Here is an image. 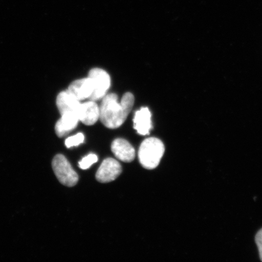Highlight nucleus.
Wrapping results in <instances>:
<instances>
[{
  "label": "nucleus",
  "mask_w": 262,
  "mask_h": 262,
  "mask_svg": "<svg viewBox=\"0 0 262 262\" xmlns=\"http://www.w3.org/2000/svg\"><path fill=\"white\" fill-rule=\"evenodd\" d=\"M133 94L123 95L120 102L116 94H110L103 97L100 106V119L110 129H116L125 122L134 104Z\"/></svg>",
  "instance_id": "nucleus-1"
},
{
  "label": "nucleus",
  "mask_w": 262,
  "mask_h": 262,
  "mask_svg": "<svg viewBox=\"0 0 262 262\" xmlns=\"http://www.w3.org/2000/svg\"><path fill=\"white\" fill-rule=\"evenodd\" d=\"M165 152V146L161 140L150 137L141 144L139 159L141 165L147 169L157 168Z\"/></svg>",
  "instance_id": "nucleus-2"
},
{
  "label": "nucleus",
  "mask_w": 262,
  "mask_h": 262,
  "mask_svg": "<svg viewBox=\"0 0 262 262\" xmlns=\"http://www.w3.org/2000/svg\"><path fill=\"white\" fill-rule=\"evenodd\" d=\"M57 178L62 185L73 187L78 181V176L67 158L61 155L55 156L52 163Z\"/></svg>",
  "instance_id": "nucleus-3"
},
{
  "label": "nucleus",
  "mask_w": 262,
  "mask_h": 262,
  "mask_svg": "<svg viewBox=\"0 0 262 262\" xmlns=\"http://www.w3.org/2000/svg\"><path fill=\"white\" fill-rule=\"evenodd\" d=\"M93 82V92L90 98L91 100L96 101L105 96L111 86V78L106 72L100 68H94L89 73Z\"/></svg>",
  "instance_id": "nucleus-4"
},
{
  "label": "nucleus",
  "mask_w": 262,
  "mask_h": 262,
  "mask_svg": "<svg viewBox=\"0 0 262 262\" xmlns=\"http://www.w3.org/2000/svg\"><path fill=\"white\" fill-rule=\"evenodd\" d=\"M122 172V167L117 160L108 158L104 160L96 173V179L100 183L114 181Z\"/></svg>",
  "instance_id": "nucleus-5"
},
{
  "label": "nucleus",
  "mask_w": 262,
  "mask_h": 262,
  "mask_svg": "<svg viewBox=\"0 0 262 262\" xmlns=\"http://www.w3.org/2000/svg\"><path fill=\"white\" fill-rule=\"evenodd\" d=\"M56 103L61 116L67 114H75L78 116L81 103L68 91L61 92L58 94Z\"/></svg>",
  "instance_id": "nucleus-6"
},
{
  "label": "nucleus",
  "mask_w": 262,
  "mask_h": 262,
  "mask_svg": "<svg viewBox=\"0 0 262 262\" xmlns=\"http://www.w3.org/2000/svg\"><path fill=\"white\" fill-rule=\"evenodd\" d=\"M78 117L79 121L86 125H93L100 119V107L93 100L81 104Z\"/></svg>",
  "instance_id": "nucleus-7"
},
{
  "label": "nucleus",
  "mask_w": 262,
  "mask_h": 262,
  "mask_svg": "<svg viewBox=\"0 0 262 262\" xmlns=\"http://www.w3.org/2000/svg\"><path fill=\"white\" fill-rule=\"evenodd\" d=\"M111 149L115 156L121 161L129 163L135 159V149L126 140H115L111 145Z\"/></svg>",
  "instance_id": "nucleus-8"
},
{
  "label": "nucleus",
  "mask_w": 262,
  "mask_h": 262,
  "mask_svg": "<svg viewBox=\"0 0 262 262\" xmlns=\"http://www.w3.org/2000/svg\"><path fill=\"white\" fill-rule=\"evenodd\" d=\"M68 91L79 101L90 98L93 92V82L90 77L75 80L70 85Z\"/></svg>",
  "instance_id": "nucleus-9"
},
{
  "label": "nucleus",
  "mask_w": 262,
  "mask_h": 262,
  "mask_svg": "<svg viewBox=\"0 0 262 262\" xmlns=\"http://www.w3.org/2000/svg\"><path fill=\"white\" fill-rule=\"evenodd\" d=\"M134 127L140 135L146 136L152 128L151 114L147 107H142L135 113Z\"/></svg>",
  "instance_id": "nucleus-10"
},
{
  "label": "nucleus",
  "mask_w": 262,
  "mask_h": 262,
  "mask_svg": "<svg viewBox=\"0 0 262 262\" xmlns=\"http://www.w3.org/2000/svg\"><path fill=\"white\" fill-rule=\"evenodd\" d=\"M79 121L75 114L62 115L61 119L55 124V130L59 137H63L71 133L77 126Z\"/></svg>",
  "instance_id": "nucleus-11"
},
{
  "label": "nucleus",
  "mask_w": 262,
  "mask_h": 262,
  "mask_svg": "<svg viewBox=\"0 0 262 262\" xmlns=\"http://www.w3.org/2000/svg\"><path fill=\"white\" fill-rule=\"evenodd\" d=\"M84 136L82 133H78L74 136L69 137L66 140L65 145L68 148L74 146H77L83 143Z\"/></svg>",
  "instance_id": "nucleus-12"
},
{
  "label": "nucleus",
  "mask_w": 262,
  "mask_h": 262,
  "mask_svg": "<svg viewBox=\"0 0 262 262\" xmlns=\"http://www.w3.org/2000/svg\"><path fill=\"white\" fill-rule=\"evenodd\" d=\"M98 162V157L94 154L84 157L79 162L80 168L82 169H89L90 167Z\"/></svg>",
  "instance_id": "nucleus-13"
},
{
  "label": "nucleus",
  "mask_w": 262,
  "mask_h": 262,
  "mask_svg": "<svg viewBox=\"0 0 262 262\" xmlns=\"http://www.w3.org/2000/svg\"><path fill=\"white\" fill-rule=\"evenodd\" d=\"M255 242L258 247L260 260L262 261V228L255 235Z\"/></svg>",
  "instance_id": "nucleus-14"
}]
</instances>
